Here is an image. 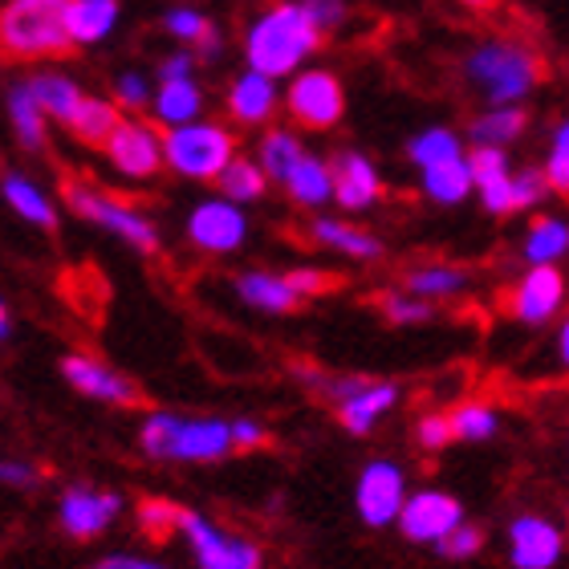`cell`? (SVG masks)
I'll list each match as a JSON object with an SVG mask.
<instances>
[{
  "label": "cell",
  "instance_id": "cell-20",
  "mask_svg": "<svg viewBox=\"0 0 569 569\" xmlns=\"http://www.w3.org/2000/svg\"><path fill=\"white\" fill-rule=\"evenodd\" d=\"M395 403H399V387L395 382L367 379L350 399H342V403L333 407V411H338V419H342V427L350 436H370L382 423V416H391Z\"/></svg>",
  "mask_w": 569,
  "mask_h": 569
},
{
  "label": "cell",
  "instance_id": "cell-15",
  "mask_svg": "<svg viewBox=\"0 0 569 569\" xmlns=\"http://www.w3.org/2000/svg\"><path fill=\"white\" fill-rule=\"evenodd\" d=\"M61 375H66V382H70L73 391L90 395V399H98V403H110V407L139 403V387L90 355H66L61 358Z\"/></svg>",
  "mask_w": 569,
  "mask_h": 569
},
{
  "label": "cell",
  "instance_id": "cell-44",
  "mask_svg": "<svg viewBox=\"0 0 569 569\" xmlns=\"http://www.w3.org/2000/svg\"><path fill=\"white\" fill-rule=\"evenodd\" d=\"M549 191H553V188H549L546 171H537V167H529V171H517V176H512V212H533Z\"/></svg>",
  "mask_w": 569,
  "mask_h": 569
},
{
  "label": "cell",
  "instance_id": "cell-53",
  "mask_svg": "<svg viewBox=\"0 0 569 569\" xmlns=\"http://www.w3.org/2000/svg\"><path fill=\"white\" fill-rule=\"evenodd\" d=\"M9 333H12V313L4 306V297H0V342H9Z\"/></svg>",
  "mask_w": 569,
  "mask_h": 569
},
{
  "label": "cell",
  "instance_id": "cell-28",
  "mask_svg": "<svg viewBox=\"0 0 569 569\" xmlns=\"http://www.w3.org/2000/svg\"><path fill=\"white\" fill-rule=\"evenodd\" d=\"M4 110H9V122H12V134L21 142L24 151H41L46 147V127H49V114L41 110V102L33 98L29 90V78L9 86V94H4Z\"/></svg>",
  "mask_w": 569,
  "mask_h": 569
},
{
  "label": "cell",
  "instance_id": "cell-7",
  "mask_svg": "<svg viewBox=\"0 0 569 569\" xmlns=\"http://www.w3.org/2000/svg\"><path fill=\"white\" fill-rule=\"evenodd\" d=\"M179 537L191 546V558L200 569H261L264 553L257 541L237 533H224L203 512L183 509L179 512Z\"/></svg>",
  "mask_w": 569,
  "mask_h": 569
},
{
  "label": "cell",
  "instance_id": "cell-38",
  "mask_svg": "<svg viewBox=\"0 0 569 569\" xmlns=\"http://www.w3.org/2000/svg\"><path fill=\"white\" fill-rule=\"evenodd\" d=\"M163 33L171 37V41H179V46H188V49H196L203 41V37L212 33L216 24H212V17H203L196 4H171V9L163 12Z\"/></svg>",
  "mask_w": 569,
  "mask_h": 569
},
{
  "label": "cell",
  "instance_id": "cell-37",
  "mask_svg": "<svg viewBox=\"0 0 569 569\" xmlns=\"http://www.w3.org/2000/svg\"><path fill=\"white\" fill-rule=\"evenodd\" d=\"M448 419H451V431H456V439H463V443H488V439L500 431L497 407H488V403L451 407Z\"/></svg>",
  "mask_w": 569,
  "mask_h": 569
},
{
  "label": "cell",
  "instance_id": "cell-12",
  "mask_svg": "<svg viewBox=\"0 0 569 569\" xmlns=\"http://www.w3.org/2000/svg\"><path fill=\"white\" fill-rule=\"evenodd\" d=\"M102 151H107L110 167L127 179H151L159 167H167L163 134H159V127L142 119H122L119 131L110 134Z\"/></svg>",
  "mask_w": 569,
  "mask_h": 569
},
{
  "label": "cell",
  "instance_id": "cell-16",
  "mask_svg": "<svg viewBox=\"0 0 569 569\" xmlns=\"http://www.w3.org/2000/svg\"><path fill=\"white\" fill-rule=\"evenodd\" d=\"M122 512V500L114 492H98V488H66L61 492V529L78 541L107 533L114 517Z\"/></svg>",
  "mask_w": 569,
  "mask_h": 569
},
{
  "label": "cell",
  "instance_id": "cell-54",
  "mask_svg": "<svg viewBox=\"0 0 569 569\" xmlns=\"http://www.w3.org/2000/svg\"><path fill=\"white\" fill-rule=\"evenodd\" d=\"M460 4H468V9H476V12H488V9H497V0H460Z\"/></svg>",
  "mask_w": 569,
  "mask_h": 569
},
{
  "label": "cell",
  "instance_id": "cell-51",
  "mask_svg": "<svg viewBox=\"0 0 569 569\" xmlns=\"http://www.w3.org/2000/svg\"><path fill=\"white\" fill-rule=\"evenodd\" d=\"M90 569H171V566H159V561H147V558H131V553H114V558L94 561Z\"/></svg>",
  "mask_w": 569,
  "mask_h": 569
},
{
  "label": "cell",
  "instance_id": "cell-3",
  "mask_svg": "<svg viewBox=\"0 0 569 569\" xmlns=\"http://www.w3.org/2000/svg\"><path fill=\"white\" fill-rule=\"evenodd\" d=\"M70 4L73 0H0V58L46 61L73 49Z\"/></svg>",
  "mask_w": 569,
  "mask_h": 569
},
{
  "label": "cell",
  "instance_id": "cell-25",
  "mask_svg": "<svg viewBox=\"0 0 569 569\" xmlns=\"http://www.w3.org/2000/svg\"><path fill=\"white\" fill-rule=\"evenodd\" d=\"M29 90H33V98L41 102V110L49 114V122H61V127H70V119L78 114V107H82V98H86L82 86L73 82L70 73H61V70L29 73Z\"/></svg>",
  "mask_w": 569,
  "mask_h": 569
},
{
  "label": "cell",
  "instance_id": "cell-21",
  "mask_svg": "<svg viewBox=\"0 0 569 569\" xmlns=\"http://www.w3.org/2000/svg\"><path fill=\"white\" fill-rule=\"evenodd\" d=\"M237 297L244 301V306L261 309V313H273V318L293 313V309L306 301V297L289 284V277L269 273V269H249V273H240L237 277Z\"/></svg>",
  "mask_w": 569,
  "mask_h": 569
},
{
  "label": "cell",
  "instance_id": "cell-33",
  "mask_svg": "<svg viewBox=\"0 0 569 569\" xmlns=\"http://www.w3.org/2000/svg\"><path fill=\"white\" fill-rule=\"evenodd\" d=\"M403 284L411 289V293L427 297V301H443V297H456L463 293L468 284H472V277L463 273V269H456V264H416L411 273L403 277Z\"/></svg>",
  "mask_w": 569,
  "mask_h": 569
},
{
  "label": "cell",
  "instance_id": "cell-46",
  "mask_svg": "<svg viewBox=\"0 0 569 569\" xmlns=\"http://www.w3.org/2000/svg\"><path fill=\"white\" fill-rule=\"evenodd\" d=\"M309 12V21L318 24L321 33H338L346 24V17H350V4L346 0H301Z\"/></svg>",
  "mask_w": 569,
  "mask_h": 569
},
{
  "label": "cell",
  "instance_id": "cell-11",
  "mask_svg": "<svg viewBox=\"0 0 569 569\" xmlns=\"http://www.w3.org/2000/svg\"><path fill=\"white\" fill-rule=\"evenodd\" d=\"M188 240L200 252H212V257L237 252L249 240V216L240 212V203H232L228 196L200 200L188 216Z\"/></svg>",
  "mask_w": 569,
  "mask_h": 569
},
{
  "label": "cell",
  "instance_id": "cell-6",
  "mask_svg": "<svg viewBox=\"0 0 569 569\" xmlns=\"http://www.w3.org/2000/svg\"><path fill=\"white\" fill-rule=\"evenodd\" d=\"M66 203H70L73 216L90 220V224L110 232V237L127 240L131 249H139V252L159 249V232H154L151 220H147L134 203L119 200V196H110V191L94 188V183H70V188H66Z\"/></svg>",
  "mask_w": 569,
  "mask_h": 569
},
{
  "label": "cell",
  "instance_id": "cell-43",
  "mask_svg": "<svg viewBox=\"0 0 569 569\" xmlns=\"http://www.w3.org/2000/svg\"><path fill=\"white\" fill-rule=\"evenodd\" d=\"M480 549H485V529L463 521V525H456L443 541H439L436 553H439V558H448V561H468V558H476Z\"/></svg>",
  "mask_w": 569,
  "mask_h": 569
},
{
  "label": "cell",
  "instance_id": "cell-18",
  "mask_svg": "<svg viewBox=\"0 0 569 569\" xmlns=\"http://www.w3.org/2000/svg\"><path fill=\"white\" fill-rule=\"evenodd\" d=\"M281 90H277V78L257 70H244L232 78L228 86V119L240 122V127H264L281 110Z\"/></svg>",
  "mask_w": 569,
  "mask_h": 569
},
{
  "label": "cell",
  "instance_id": "cell-40",
  "mask_svg": "<svg viewBox=\"0 0 569 569\" xmlns=\"http://www.w3.org/2000/svg\"><path fill=\"white\" fill-rule=\"evenodd\" d=\"M110 98L119 102L127 114H139V110H151L154 102V86L142 70H122L114 73V86H110Z\"/></svg>",
  "mask_w": 569,
  "mask_h": 569
},
{
  "label": "cell",
  "instance_id": "cell-5",
  "mask_svg": "<svg viewBox=\"0 0 569 569\" xmlns=\"http://www.w3.org/2000/svg\"><path fill=\"white\" fill-rule=\"evenodd\" d=\"M163 159L176 176L196 179V183H208V179L216 183L224 176V167L237 159V134L228 131L224 122H183V127L163 131Z\"/></svg>",
  "mask_w": 569,
  "mask_h": 569
},
{
  "label": "cell",
  "instance_id": "cell-47",
  "mask_svg": "<svg viewBox=\"0 0 569 569\" xmlns=\"http://www.w3.org/2000/svg\"><path fill=\"white\" fill-rule=\"evenodd\" d=\"M196 49H171L159 58V82H176V78H196Z\"/></svg>",
  "mask_w": 569,
  "mask_h": 569
},
{
  "label": "cell",
  "instance_id": "cell-41",
  "mask_svg": "<svg viewBox=\"0 0 569 569\" xmlns=\"http://www.w3.org/2000/svg\"><path fill=\"white\" fill-rule=\"evenodd\" d=\"M546 179L549 188L558 191V196H569V119L558 122V131H553V142H549V154H546Z\"/></svg>",
  "mask_w": 569,
  "mask_h": 569
},
{
  "label": "cell",
  "instance_id": "cell-22",
  "mask_svg": "<svg viewBox=\"0 0 569 569\" xmlns=\"http://www.w3.org/2000/svg\"><path fill=\"white\" fill-rule=\"evenodd\" d=\"M419 188L431 203L439 208H456L476 191V176H472V159L468 154H456V159H443L436 167H423L419 171Z\"/></svg>",
  "mask_w": 569,
  "mask_h": 569
},
{
  "label": "cell",
  "instance_id": "cell-23",
  "mask_svg": "<svg viewBox=\"0 0 569 569\" xmlns=\"http://www.w3.org/2000/svg\"><path fill=\"white\" fill-rule=\"evenodd\" d=\"M151 119L171 131V127H183V122L203 119V90L196 78H176V82H159L154 86V102H151Z\"/></svg>",
  "mask_w": 569,
  "mask_h": 569
},
{
  "label": "cell",
  "instance_id": "cell-48",
  "mask_svg": "<svg viewBox=\"0 0 569 569\" xmlns=\"http://www.w3.org/2000/svg\"><path fill=\"white\" fill-rule=\"evenodd\" d=\"M232 443H237V451H257L269 443V431L257 419H232Z\"/></svg>",
  "mask_w": 569,
  "mask_h": 569
},
{
  "label": "cell",
  "instance_id": "cell-26",
  "mask_svg": "<svg viewBox=\"0 0 569 569\" xmlns=\"http://www.w3.org/2000/svg\"><path fill=\"white\" fill-rule=\"evenodd\" d=\"M122 17V0H73L70 4V41L73 49L102 46Z\"/></svg>",
  "mask_w": 569,
  "mask_h": 569
},
{
  "label": "cell",
  "instance_id": "cell-2",
  "mask_svg": "<svg viewBox=\"0 0 569 569\" xmlns=\"http://www.w3.org/2000/svg\"><path fill=\"white\" fill-rule=\"evenodd\" d=\"M546 78L541 53L517 37H488L468 49L463 58V82L485 98L488 107H521Z\"/></svg>",
  "mask_w": 569,
  "mask_h": 569
},
{
  "label": "cell",
  "instance_id": "cell-35",
  "mask_svg": "<svg viewBox=\"0 0 569 569\" xmlns=\"http://www.w3.org/2000/svg\"><path fill=\"white\" fill-rule=\"evenodd\" d=\"M220 183V196H228L232 203H252L261 200L264 188H269V176H264V167L257 163V159H244V154H237L232 163L224 167V176L216 179Z\"/></svg>",
  "mask_w": 569,
  "mask_h": 569
},
{
  "label": "cell",
  "instance_id": "cell-34",
  "mask_svg": "<svg viewBox=\"0 0 569 569\" xmlns=\"http://www.w3.org/2000/svg\"><path fill=\"white\" fill-rule=\"evenodd\" d=\"M301 154H306L301 139H297L293 131H284V127H273V131H264L261 147H257V163L264 167V176H269V179L284 183V179H289V171L301 163Z\"/></svg>",
  "mask_w": 569,
  "mask_h": 569
},
{
  "label": "cell",
  "instance_id": "cell-29",
  "mask_svg": "<svg viewBox=\"0 0 569 569\" xmlns=\"http://www.w3.org/2000/svg\"><path fill=\"white\" fill-rule=\"evenodd\" d=\"M122 119H127V114H122V107L114 102V98L86 94L82 107H78V114L70 119L66 131H70L78 142H86V147H107V139L119 131Z\"/></svg>",
  "mask_w": 569,
  "mask_h": 569
},
{
  "label": "cell",
  "instance_id": "cell-4",
  "mask_svg": "<svg viewBox=\"0 0 569 569\" xmlns=\"http://www.w3.org/2000/svg\"><path fill=\"white\" fill-rule=\"evenodd\" d=\"M139 443L151 460H171V463H216L224 460L228 451H237L232 443V423L224 419H188L176 411H154L147 416L139 431Z\"/></svg>",
  "mask_w": 569,
  "mask_h": 569
},
{
  "label": "cell",
  "instance_id": "cell-32",
  "mask_svg": "<svg viewBox=\"0 0 569 569\" xmlns=\"http://www.w3.org/2000/svg\"><path fill=\"white\" fill-rule=\"evenodd\" d=\"M525 127H529V114L521 107H488L472 119L468 134H472L476 147H509V142L521 139Z\"/></svg>",
  "mask_w": 569,
  "mask_h": 569
},
{
  "label": "cell",
  "instance_id": "cell-9",
  "mask_svg": "<svg viewBox=\"0 0 569 569\" xmlns=\"http://www.w3.org/2000/svg\"><path fill=\"white\" fill-rule=\"evenodd\" d=\"M407 468L395 460H370L362 472H358L355 485V505L362 525L370 529H387V525H399V512L407 505Z\"/></svg>",
  "mask_w": 569,
  "mask_h": 569
},
{
  "label": "cell",
  "instance_id": "cell-8",
  "mask_svg": "<svg viewBox=\"0 0 569 569\" xmlns=\"http://www.w3.org/2000/svg\"><path fill=\"white\" fill-rule=\"evenodd\" d=\"M284 110L306 131H330L346 114V90L330 70H297L284 90Z\"/></svg>",
  "mask_w": 569,
  "mask_h": 569
},
{
  "label": "cell",
  "instance_id": "cell-45",
  "mask_svg": "<svg viewBox=\"0 0 569 569\" xmlns=\"http://www.w3.org/2000/svg\"><path fill=\"white\" fill-rule=\"evenodd\" d=\"M456 439V431H451V419L448 411H436V416H423L416 427V443L423 451H443Z\"/></svg>",
  "mask_w": 569,
  "mask_h": 569
},
{
  "label": "cell",
  "instance_id": "cell-30",
  "mask_svg": "<svg viewBox=\"0 0 569 569\" xmlns=\"http://www.w3.org/2000/svg\"><path fill=\"white\" fill-rule=\"evenodd\" d=\"M0 196H4V203H9L12 212L21 216V220H29L33 228L58 224V212H53L49 196L29 176H21V171H4L0 176Z\"/></svg>",
  "mask_w": 569,
  "mask_h": 569
},
{
  "label": "cell",
  "instance_id": "cell-19",
  "mask_svg": "<svg viewBox=\"0 0 569 569\" xmlns=\"http://www.w3.org/2000/svg\"><path fill=\"white\" fill-rule=\"evenodd\" d=\"M472 176H476V196L492 216H512V171L505 147H472Z\"/></svg>",
  "mask_w": 569,
  "mask_h": 569
},
{
  "label": "cell",
  "instance_id": "cell-42",
  "mask_svg": "<svg viewBox=\"0 0 569 569\" xmlns=\"http://www.w3.org/2000/svg\"><path fill=\"white\" fill-rule=\"evenodd\" d=\"M179 505H171V500H142L139 505V525L142 533L154 537V541H163V537L179 533Z\"/></svg>",
  "mask_w": 569,
  "mask_h": 569
},
{
  "label": "cell",
  "instance_id": "cell-52",
  "mask_svg": "<svg viewBox=\"0 0 569 569\" xmlns=\"http://www.w3.org/2000/svg\"><path fill=\"white\" fill-rule=\"evenodd\" d=\"M558 362L569 370V318L561 321V330H558Z\"/></svg>",
  "mask_w": 569,
  "mask_h": 569
},
{
  "label": "cell",
  "instance_id": "cell-27",
  "mask_svg": "<svg viewBox=\"0 0 569 569\" xmlns=\"http://www.w3.org/2000/svg\"><path fill=\"white\" fill-rule=\"evenodd\" d=\"M281 188L289 191V200L297 208H326L333 200V163H326L321 154L306 151Z\"/></svg>",
  "mask_w": 569,
  "mask_h": 569
},
{
  "label": "cell",
  "instance_id": "cell-31",
  "mask_svg": "<svg viewBox=\"0 0 569 569\" xmlns=\"http://www.w3.org/2000/svg\"><path fill=\"white\" fill-rule=\"evenodd\" d=\"M521 257L529 264H558L569 257V220L561 216H537L533 228L525 232Z\"/></svg>",
  "mask_w": 569,
  "mask_h": 569
},
{
  "label": "cell",
  "instance_id": "cell-1",
  "mask_svg": "<svg viewBox=\"0 0 569 569\" xmlns=\"http://www.w3.org/2000/svg\"><path fill=\"white\" fill-rule=\"evenodd\" d=\"M321 29L309 21V12L301 0H277L269 9H261L244 29V61L249 70L269 73V78H293L297 70H306V61L318 53Z\"/></svg>",
  "mask_w": 569,
  "mask_h": 569
},
{
  "label": "cell",
  "instance_id": "cell-10",
  "mask_svg": "<svg viewBox=\"0 0 569 569\" xmlns=\"http://www.w3.org/2000/svg\"><path fill=\"white\" fill-rule=\"evenodd\" d=\"M566 293H569V284L558 264H529V269L512 281L509 297H505V309H509L512 321H521V326H546V321L566 306Z\"/></svg>",
  "mask_w": 569,
  "mask_h": 569
},
{
  "label": "cell",
  "instance_id": "cell-39",
  "mask_svg": "<svg viewBox=\"0 0 569 569\" xmlns=\"http://www.w3.org/2000/svg\"><path fill=\"white\" fill-rule=\"evenodd\" d=\"M382 313H387V321H395V326H423V321L436 318V306L427 301V297L411 293V289H395V293H382Z\"/></svg>",
  "mask_w": 569,
  "mask_h": 569
},
{
  "label": "cell",
  "instance_id": "cell-49",
  "mask_svg": "<svg viewBox=\"0 0 569 569\" xmlns=\"http://www.w3.org/2000/svg\"><path fill=\"white\" fill-rule=\"evenodd\" d=\"M284 277H289V284H293L301 297H318L333 284L330 273H321V269H293V273H284Z\"/></svg>",
  "mask_w": 569,
  "mask_h": 569
},
{
  "label": "cell",
  "instance_id": "cell-13",
  "mask_svg": "<svg viewBox=\"0 0 569 569\" xmlns=\"http://www.w3.org/2000/svg\"><path fill=\"white\" fill-rule=\"evenodd\" d=\"M456 525H463V505L451 492H439V488L411 492L403 512H399V533L416 546H439Z\"/></svg>",
  "mask_w": 569,
  "mask_h": 569
},
{
  "label": "cell",
  "instance_id": "cell-14",
  "mask_svg": "<svg viewBox=\"0 0 569 569\" xmlns=\"http://www.w3.org/2000/svg\"><path fill=\"white\" fill-rule=\"evenodd\" d=\"M566 553V537L541 512H521L509 521V566L512 569H553Z\"/></svg>",
  "mask_w": 569,
  "mask_h": 569
},
{
  "label": "cell",
  "instance_id": "cell-36",
  "mask_svg": "<svg viewBox=\"0 0 569 569\" xmlns=\"http://www.w3.org/2000/svg\"><path fill=\"white\" fill-rule=\"evenodd\" d=\"M456 154H463V142H460V134L448 131V127H427V131H419L416 139L407 142V159H411L419 171L443 163V159H456Z\"/></svg>",
  "mask_w": 569,
  "mask_h": 569
},
{
  "label": "cell",
  "instance_id": "cell-24",
  "mask_svg": "<svg viewBox=\"0 0 569 569\" xmlns=\"http://www.w3.org/2000/svg\"><path fill=\"white\" fill-rule=\"evenodd\" d=\"M309 237L318 240L321 249L355 257V261H379L382 257V240L375 237V232L346 224V220H333V216H318V220L309 224Z\"/></svg>",
  "mask_w": 569,
  "mask_h": 569
},
{
  "label": "cell",
  "instance_id": "cell-17",
  "mask_svg": "<svg viewBox=\"0 0 569 569\" xmlns=\"http://www.w3.org/2000/svg\"><path fill=\"white\" fill-rule=\"evenodd\" d=\"M333 200L346 212H367L382 200V176L362 151L333 154Z\"/></svg>",
  "mask_w": 569,
  "mask_h": 569
},
{
  "label": "cell",
  "instance_id": "cell-50",
  "mask_svg": "<svg viewBox=\"0 0 569 569\" xmlns=\"http://www.w3.org/2000/svg\"><path fill=\"white\" fill-rule=\"evenodd\" d=\"M0 485L4 488H33L37 485V468L21 460H0Z\"/></svg>",
  "mask_w": 569,
  "mask_h": 569
}]
</instances>
